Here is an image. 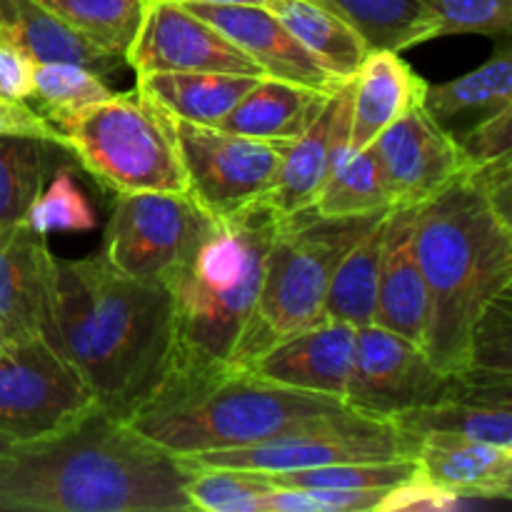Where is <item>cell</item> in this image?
<instances>
[{
    "mask_svg": "<svg viewBox=\"0 0 512 512\" xmlns=\"http://www.w3.org/2000/svg\"><path fill=\"white\" fill-rule=\"evenodd\" d=\"M193 465L108 410L0 448V512H188Z\"/></svg>",
    "mask_w": 512,
    "mask_h": 512,
    "instance_id": "6da1fadb",
    "label": "cell"
},
{
    "mask_svg": "<svg viewBox=\"0 0 512 512\" xmlns=\"http://www.w3.org/2000/svg\"><path fill=\"white\" fill-rule=\"evenodd\" d=\"M45 340L78 370L100 408L130 420L168 373L170 293L165 283L118 273L103 253L55 258Z\"/></svg>",
    "mask_w": 512,
    "mask_h": 512,
    "instance_id": "7a4b0ae2",
    "label": "cell"
},
{
    "mask_svg": "<svg viewBox=\"0 0 512 512\" xmlns=\"http://www.w3.org/2000/svg\"><path fill=\"white\" fill-rule=\"evenodd\" d=\"M415 255L428 285L425 353L458 375L470 365L478 320L512 288V223L470 168L415 208Z\"/></svg>",
    "mask_w": 512,
    "mask_h": 512,
    "instance_id": "3957f363",
    "label": "cell"
},
{
    "mask_svg": "<svg viewBox=\"0 0 512 512\" xmlns=\"http://www.w3.org/2000/svg\"><path fill=\"white\" fill-rule=\"evenodd\" d=\"M280 218L255 203L230 218H208L165 288L173 303L168 378L233 368V353L253 318L265 255Z\"/></svg>",
    "mask_w": 512,
    "mask_h": 512,
    "instance_id": "277c9868",
    "label": "cell"
},
{
    "mask_svg": "<svg viewBox=\"0 0 512 512\" xmlns=\"http://www.w3.org/2000/svg\"><path fill=\"white\" fill-rule=\"evenodd\" d=\"M345 400L270 383L243 368L168 378L128 420L173 455L245 448L318 428L348 413Z\"/></svg>",
    "mask_w": 512,
    "mask_h": 512,
    "instance_id": "5b68a950",
    "label": "cell"
},
{
    "mask_svg": "<svg viewBox=\"0 0 512 512\" xmlns=\"http://www.w3.org/2000/svg\"><path fill=\"white\" fill-rule=\"evenodd\" d=\"M385 213L320 218L303 210L280 218L265 255L263 285L253 318L233 353V368L245 370L275 340L323 320L325 293L335 265Z\"/></svg>",
    "mask_w": 512,
    "mask_h": 512,
    "instance_id": "8992f818",
    "label": "cell"
},
{
    "mask_svg": "<svg viewBox=\"0 0 512 512\" xmlns=\"http://www.w3.org/2000/svg\"><path fill=\"white\" fill-rule=\"evenodd\" d=\"M58 130L65 150L115 195L185 193L173 125L138 90L90 105Z\"/></svg>",
    "mask_w": 512,
    "mask_h": 512,
    "instance_id": "52a82bcc",
    "label": "cell"
},
{
    "mask_svg": "<svg viewBox=\"0 0 512 512\" xmlns=\"http://www.w3.org/2000/svg\"><path fill=\"white\" fill-rule=\"evenodd\" d=\"M170 125L185 170V195L208 218H230L268 198L288 143L245 138L185 120H170Z\"/></svg>",
    "mask_w": 512,
    "mask_h": 512,
    "instance_id": "ba28073f",
    "label": "cell"
},
{
    "mask_svg": "<svg viewBox=\"0 0 512 512\" xmlns=\"http://www.w3.org/2000/svg\"><path fill=\"white\" fill-rule=\"evenodd\" d=\"M418 440L395 428L390 420L368 418L348 410L340 418L328 420L318 428L245 448L210 450L188 455L193 465L253 470L260 475L295 473V470L325 468L338 463H363V460L415 458Z\"/></svg>",
    "mask_w": 512,
    "mask_h": 512,
    "instance_id": "9c48e42d",
    "label": "cell"
},
{
    "mask_svg": "<svg viewBox=\"0 0 512 512\" xmlns=\"http://www.w3.org/2000/svg\"><path fill=\"white\" fill-rule=\"evenodd\" d=\"M93 408L85 380L45 338L0 355V435L10 443L58 433Z\"/></svg>",
    "mask_w": 512,
    "mask_h": 512,
    "instance_id": "30bf717a",
    "label": "cell"
},
{
    "mask_svg": "<svg viewBox=\"0 0 512 512\" xmlns=\"http://www.w3.org/2000/svg\"><path fill=\"white\" fill-rule=\"evenodd\" d=\"M458 393V375L440 370L420 345L378 323L355 335L345 405L368 418L393 420Z\"/></svg>",
    "mask_w": 512,
    "mask_h": 512,
    "instance_id": "8fae6325",
    "label": "cell"
},
{
    "mask_svg": "<svg viewBox=\"0 0 512 512\" xmlns=\"http://www.w3.org/2000/svg\"><path fill=\"white\" fill-rule=\"evenodd\" d=\"M208 215L185 193L115 195L103 258L135 280L165 283Z\"/></svg>",
    "mask_w": 512,
    "mask_h": 512,
    "instance_id": "7c38bea8",
    "label": "cell"
},
{
    "mask_svg": "<svg viewBox=\"0 0 512 512\" xmlns=\"http://www.w3.org/2000/svg\"><path fill=\"white\" fill-rule=\"evenodd\" d=\"M138 75L148 73H235L263 75V70L185 5L150 0L143 25L125 53Z\"/></svg>",
    "mask_w": 512,
    "mask_h": 512,
    "instance_id": "4fadbf2b",
    "label": "cell"
},
{
    "mask_svg": "<svg viewBox=\"0 0 512 512\" xmlns=\"http://www.w3.org/2000/svg\"><path fill=\"white\" fill-rule=\"evenodd\" d=\"M390 208H418L470 168L458 140L423 105L373 140Z\"/></svg>",
    "mask_w": 512,
    "mask_h": 512,
    "instance_id": "5bb4252c",
    "label": "cell"
},
{
    "mask_svg": "<svg viewBox=\"0 0 512 512\" xmlns=\"http://www.w3.org/2000/svg\"><path fill=\"white\" fill-rule=\"evenodd\" d=\"M238 45L268 78L333 95L345 80L330 73L265 5L180 3Z\"/></svg>",
    "mask_w": 512,
    "mask_h": 512,
    "instance_id": "9a60e30c",
    "label": "cell"
},
{
    "mask_svg": "<svg viewBox=\"0 0 512 512\" xmlns=\"http://www.w3.org/2000/svg\"><path fill=\"white\" fill-rule=\"evenodd\" d=\"M55 255L25 223L0 225V340L5 348L45 338Z\"/></svg>",
    "mask_w": 512,
    "mask_h": 512,
    "instance_id": "2e32d148",
    "label": "cell"
},
{
    "mask_svg": "<svg viewBox=\"0 0 512 512\" xmlns=\"http://www.w3.org/2000/svg\"><path fill=\"white\" fill-rule=\"evenodd\" d=\"M358 328L323 318L303 330L275 340L245 370L270 383L343 400Z\"/></svg>",
    "mask_w": 512,
    "mask_h": 512,
    "instance_id": "e0dca14e",
    "label": "cell"
},
{
    "mask_svg": "<svg viewBox=\"0 0 512 512\" xmlns=\"http://www.w3.org/2000/svg\"><path fill=\"white\" fill-rule=\"evenodd\" d=\"M510 393V375L468 368L458 373V393L453 398L408 410L390 423L418 443L430 433H453L512 448Z\"/></svg>",
    "mask_w": 512,
    "mask_h": 512,
    "instance_id": "ac0fdd59",
    "label": "cell"
},
{
    "mask_svg": "<svg viewBox=\"0 0 512 512\" xmlns=\"http://www.w3.org/2000/svg\"><path fill=\"white\" fill-rule=\"evenodd\" d=\"M375 323L425 350L428 285L415 255V208H390L385 215Z\"/></svg>",
    "mask_w": 512,
    "mask_h": 512,
    "instance_id": "d6986e66",
    "label": "cell"
},
{
    "mask_svg": "<svg viewBox=\"0 0 512 512\" xmlns=\"http://www.w3.org/2000/svg\"><path fill=\"white\" fill-rule=\"evenodd\" d=\"M423 478L463 500H510L512 448L453 433L420 438L415 453Z\"/></svg>",
    "mask_w": 512,
    "mask_h": 512,
    "instance_id": "ffe728a7",
    "label": "cell"
},
{
    "mask_svg": "<svg viewBox=\"0 0 512 512\" xmlns=\"http://www.w3.org/2000/svg\"><path fill=\"white\" fill-rule=\"evenodd\" d=\"M353 88V123H350V155L373 145L385 128L423 105L428 80L420 78L400 53L368 50L350 78Z\"/></svg>",
    "mask_w": 512,
    "mask_h": 512,
    "instance_id": "44dd1931",
    "label": "cell"
},
{
    "mask_svg": "<svg viewBox=\"0 0 512 512\" xmlns=\"http://www.w3.org/2000/svg\"><path fill=\"white\" fill-rule=\"evenodd\" d=\"M328 95L278 78H263L215 128L268 143H293L323 110Z\"/></svg>",
    "mask_w": 512,
    "mask_h": 512,
    "instance_id": "7402d4cb",
    "label": "cell"
},
{
    "mask_svg": "<svg viewBox=\"0 0 512 512\" xmlns=\"http://www.w3.org/2000/svg\"><path fill=\"white\" fill-rule=\"evenodd\" d=\"M263 75L148 73L138 75V93L165 118L218 125Z\"/></svg>",
    "mask_w": 512,
    "mask_h": 512,
    "instance_id": "603a6c76",
    "label": "cell"
},
{
    "mask_svg": "<svg viewBox=\"0 0 512 512\" xmlns=\"http://www.w3.org/2000/svg\"><path fill=\"white\" fill-rule=\"evenodd\" d=\"M0 40L13 43L33 63H78L98 73L118 63L38 0H0Z\"/></svg>",
    "mask_w": 512,
    "mask_h": 512,
    "instance_id": "cb8c5ba5",
    "label": "cell"
},
{
    "mask_svg": "<svg viewBox=\"0 0 512 512\" xmlns=\"http://www.w3.org/2000/svg\"><path fill=\"white\" fill-rule=\"evenodd\" d=\"M330 120H333V105H330L328 95L323 110L315 115L313 123L285 150L278 178H275L273 188L265 198V203L273 208L278 218H288V215L308 210L313 200L318 198L325 180L340 165L333 145V133H330Z\"/></svg>",
    "mask_w": 512,
    "mask_h": 512,
    "instance_id": "d4e9b609",
    "label": "cell"
},
{
    "mask_svg": "<svg viewBox=\"0 0 512 512\" xmlns=\"http://www.w3.org/2000/svg\"><path fill=\"white\" fill-rule=\"evenodd\" d=\"M265 8L340 80L353 78L368 55L363 38L315 0H265Z\"/></svg>",
    "mask_w": 512,
    "mask_h": 512,
    "instance_id": "484cf974",
    "label": "cell"
},
{
    "mask_svg": "<svg viewBox=\"0 0 512 512\" xmlns=\"http://www.w3.org/2000/svg\"><path fill=\"white\" fill-rule=\"evenodd\" d=\"M363 38L368 50H403L435 40L423 0H315Z\"/></svg>",
    "mask_w": 512,
    "mask_h": 512,
    "instance_id": "4316f807",
    "label": "cell"
},
{
    "mask_svg": "<svg viewBox=\"0 0 512 512\" xmlns=\"http://www.w3.org/2000/svg\"><path fill=\"white\" fill-rule=\"evenodd\" d=\"M385 215L375 220L365 230L363 238L335 265L328 293H325L323 318L343 320V323L355 325V328L375 323Z\"/></svg>",
    "mask_w": 512,
    "mask_h": 512,
    "instance_id": "83f0119b",
    "label": "cell"
},
{
    "mask_svg": "<svg viewBox=\"0 0 512 512\" xmlns=\"http://www.w3.org/2000/svg\"><path fill=\"white\" fill-rule=\"evenodd\" d=\"M508 103H512V60L508 45L498 48L493 58L460 78L438 85L428 83L423 98V108L443 128L468 110L488 113Z\"/></svg>",
    "mask_w": 512,
    "mask_h": 512,
    "instance_id": "f1b7e54d",
    "label": "cell"
},
{
    "mask_svg": "<svg viewBox=\"0 0 512 512\" xmlns=\"http://www.w3.org/2000/svg\"><path fill=\"white\" fill-rule=\"evenodd\" d=\"M65 25L98 45L115 60H125L150 0H38Z\"/></svg>",
    "mask_w": 512,
    "mask_h": 512,
    "instance_id": "f546056e",
    "label": "cell"
},
{
    "mask_svg": "<svg viewBox=\"0 0 512 512\" xmlns=\"http://www.w3.org/2000/svg\"><path fill=\"white\" fill-rule=\"evenodd\" d=\"M308 210L320 218H360L390 210L388 190L373 148L368 145L348 155L325 180Z\"/></svg>",
    "mask_w": 512,
    "mask_h": 512,
    "instance_id": "4dcf8cb0",
    "label": "cell"
},
{
    "mask_svg": "<svg viewBox=\"0 0 512 512\" xmlns=\"http://www.w3.org/2000/svg\"><path fill=\"white\" fill-rule=\"evenodd\" d=\"M60 145L30 135H0V225H18L43 190L50 153Z\"/></svg>",
    "mask_w": 512,
    "mask_h": 512,
    "instance_id": "1f68e13d",
    "label": "cell"
},
{
    "mask_svg": "<svg viewBox=\"0 0 512 512\" xmlns=\"http://www.w3.org/2000/svg\"><path fill=\"white\" fill-rule=\"evenodd\" d=\"M420 473L418 458L363 460L295 473L265 475L275 488H330V490H393Z\"/></svg>",
    "mask_w": 512,
    "mask_h": 512,
    "instance_id": "d6a6232c",
    "label": "cell"
},
{
    "mask_svg": "<svg viewBox=\"0 0 512 512\" xmlns=\"http://www.w3.org/2000/svg\"><path fill=\"white\" fill-rule=\"evenodd\" d=\"M273 488L275 485L265 475L253 473V470L193 465V473L185 485V495H188L193 510L263 512V498Z\"/></svg>",
    "mask_w": 512,
    "mask_h": 512,
    "instance_id": "836d02e7",
    "label": "cell"
},
{
    "mask_svg": "<svg viewBox=\"0 0 512 512\" xmlns=\"http://www.w3.org/2000/svg\"><path fill=\"white\" fill-rule=\"evenodd\" d=\"M98 70L78 63H35L33 98L48 110V120L58 128L63 120L95 103L113 98Z\"/></svg>",
    "mask_w": 512,
    "mask_h": 512,
    "instance_id": "e575fe53",
    "label": "cell"
},
{
    "mask_svg": "<svg viewBox=\"0 0 512 512\" xmlns=\"http://www.w3.org/2000/svg\"><path fill=\"white\" fill-rule=\"evenodd\" d=\"M23 223L38 235L88 233L98 225V215L80 190L75 175L63 168L50 180L48 188L40 190Z\"/></svg>",
    "mask_w": 512,
    "mask_h": 512,
    "instance_id": "d590c367",
    "label": "cell"
},
{
    "mask_svg": "<svg viewBox=\"0 0 512 512\" xmlns=\"http://www.w3.org/2000/svg\"><path fill=\"white\" fill-rule=\"evenodd\" d=\"M433 18V35H495L508 38L512 0H423Z\"/></svg>",
    "mask_w": 512,
    "mask_h": 512,
    "instance_id": "8d00e7d4",
    "label": "cell"
},
{
    "mask_svg": "<svg viewBox=\"0 0 512 512\" xmlns=\"http://www.w3.org/2000/svg\"><path fill=\"white\" fill-rule=\"evenodd\" d=\"M510 333V290H505L503 295H498V298L490 303V308L485 310V315L478 320V325H475L468 368L510 375Z\"/></svg>",
    "mask_w": 512,
    "mask_h": 512,
    "instance_id": "74e56055",
    "label": "cell"
},
{
    "mask_svg": "<svg viewBox=\"0 0 512 512\" xmlns=\"http://www.w3.org/2000/svg\"><path fill=\"white\" fill-rule=\"evenodd\" d=\"M455 140L468 158L470 168L512 155V103L488 110L465 133L455 135Z\"/></svg>",
    "mask_w": 512,
    "mask_h": 512,
    "instance_id": "f35d334b",
    "label": "cell"
},
{
    "mask_svg": "<svg viewBox=\"0 0 512 512\" xmlns=\"http://www.w3.org/2000/svg\"><path fill=\"white\" fill-rule=\"evenodd\" d=\"M0 135H30V138L48 140L65 150V138L48 118L35 113L30 105L20 100L0 98Z\"/></svg>",
    "mask_w": 512,
    "mask_h": 512,
    "instance_id": "ab89813d",
    "label": "cell"
},
{
    "mask_svg": "<svg viewBox=\"0 0 512 512\" xmlns=\"http://www.w3.org/2000/svg\"><path fill=\"white\" fill-rule=\"evenodd\" d=\"M35 63L8 40H0V98L20 100L33 98Z\"/></svg>",
    "mask_w": 512,
    "mask_h": 512,
    "instance_id": "60d3db41",
    "label": "cell"
},
{
    "mask_svg": "<svg viewBox=\"0 0 512 512\" xmlns=\"http://www.w3.org/2000/svg\"><path fill=\"white\" fill-rule=\"evenodd\" d=\"M173 3H210V5H265V0H173Z\"/></svg>",
    "mask_w": 512,
    "mask_h": 512,
    "instance_id": "b9f144b4",
    "label": "cell"
},
{
    "mask_svg": "<svg viewBox=\"0 0 512 512\" xmlns=\"http://www.w3.org/2000/svg\"><path fill=\"white\" fill-rule=\"evenodd\" d=\"M8 443H10V440L5 438V435H0V448H3V445H8Z\"/></svg>",
    "mask_w": 512,
    "mask_h": 512,
    "instance_id": "7bdbcfd3",
    "label": "cell"
},
{
    "mask_svg": "<svg viewBox=\"0 0 512 512\" xmlns=\"http://www.w3.org/2000/svg\"><path fill=\"white\" fill-rule=\"evenodd\" d=\"M5 353V343H3V340H0V355H3Z\"/></svg>",
    "mask_w": 512,
    "mask_h": 512,
    "instance_id": "ee69618b",
    "label": "cell"
}]
</instances>
